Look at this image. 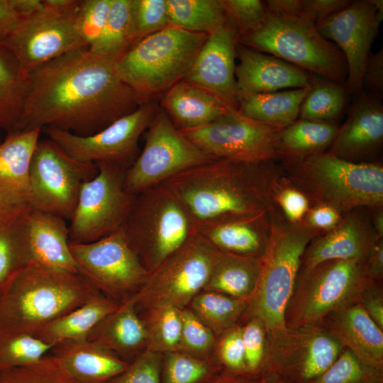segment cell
Returning <instances> with one entry per match:
<instances>
[{
  "label": "cell",
  "instance_id": "obj_34",
  "mask_svg": "<svg viewBox=\"0 0 383 383\" xmlns=\"http://www.w3.org/2000/svg\"><path fill=\"white\" fill-rule=\"evenodd\" d=\"M261 266V257L221 252L204 290L250 301L258 284Z\"/></svg>",
  "mask_w": 383,
  "mask_h": 383
},
{
  "label": "cell",
  "instance_id": "obj_36",
  "mask_svg": "<svg viewBox=\"0 0 383 383\" xmlns=\"http://www.w3.org/2000/svg\"><path fill=\"white\" fill-rule=\"evenodd\" d=\"M28 87V76L11 52L0 43V127L8 133L17 126Z\"/></svg>",
  "mask_w": 383,
  "mask_h": 383
},
{
  "label": "cell",
  "instance_id": "obj_39",
  "mask_svg": "<svg viewBox=\"0 0 383 383\" xmlns=\"http://www.w3.org/2000/svg\"><path fill=\"white\" fill-rule=\"evenodd\" d=\"M200 293L191 301L192 311L214 335L223 334L236 325L250 303L249 300L219 292L204 291Z\"/></svg>",
  "mask_w": 383,
  "mask_h": 383
},
{
  "label": "cell",
  "instance_id": "obj_4",
  "mask_svg": "<svg viewBox=\"0 0 383 383\" xmlns=\"http://www.w3.org/2000/svg\"><path fill=\"white\" fill-rule=\"evenodd\" d=\"M99 293L78 273L28 265L0 290V331L33 335Z\"/></svg>",
  "mask_w": 383,
  "mask_h": 383
},
{
  "label": "cell",
  "instance_id": "obj_51",
  "mask_svg": "<svg viewBox=\"0 0 383 383\" xmlns=\"http://www.w3.org/2000/svg\"><path fill=\"white\" fill-rule=\"evenodd\" d=\"M241 333L246 370L262 371L266 350V331L263 323L257 318H248L241 326Z\"/></svg>",
  "mask_w": 383,
  "mask_h": 383
},
{
  "label": "cell",
  "instance_id": "obj_54",
  "mask_svg": "<svg viewBox=\"0 0 383 383\" xmlns=\"http://www.w3.org/2000/svg\"><path fill=\"white\" fill-rule=\"evenodd\" d=\"M42 0H0V42L10 35L22 19L41 4Z\"/></svg>",
  "mask_w": 383,
  "mask_h": 383
},
{
  "label": "cell",
  "instance_id": "obj_24",
  "mask_svg": "<svg viewBox=\"0 0 383 383\" xmlns=\"http://www.w3.org/2000/svg\"><path fill=\"white\" fill-rule=\"evenodd\" d=\"M379 238H378L360 216L349 214L335 228L309 244L303 254L300 270L310 269L333 260L365 262Z\"/></svg>",
  "mask_w": 383,
  "mask_h": 383
},
{
  "label": "cell",
  "instance_id": "obj_59",
  "mask_svg": "<svg viewBox=\"0 0 383 383\" xmlns=\"http://www.w3.org/2000/svg\"><path fill=\"white\" fill-rule=\"evenodd\" d=\"M262 375V370L252 372L223 368L206 383H260Z\"/></svg>",
  "mask_w": 383,
  "mask_h": 383
},
{
  "label": "cell",
  "instance_id": "obj_57",
  "mask_svg": "<svg viewBox=\"0 0 383 383\" xmlns=\"http://www.w3.org/2000/svg\"><path fill=\"white\" fill-rule=\"evenodd\" d=\"M359 304L383 330V287L382 281L371 280L362 291Z\"/></svg>",
  "mask_w": 383,
  "mask_h": 383
},
{
  "label": "cell",
  "instance_id": "obj_41",
  "mask_svg": "<svg viewBox=\"0 0 383 383\" xmlns=\"http://www.w3.org/2000/svg\"><path fill=\"white\" fill-rule=\"evenodd\" d=\"M132 41L131 0H111L104 28L89 49L109 55H120Z\"/></svg>",
  "mask_w": 383,
  "mask_h": 383
},
{
  "label": "cell",
  "instance_id": "obj_46",
  "mask_svg": "<svg viewBox=\"0 0 383 383\" xmlns=\"http://www.w3.org/2000/svg\"><path fill=\"white\" fill-rule=\"evenodd\" d=\"M131 21L133 44L170 25L167 0H131Z\"/></svg>",
  "mask_w": 383,
  "mask_h": 383
},
{
  "label": "cell",
  "instance_id": "obj_33",
  "mask_svg": "<svg viewBox=\"0 0 383 383\" xmlns=\"http://www.w3.org/2000/svg\"><path fill=\"white\" fill-rule=\"evenodd\" d=\"M309 89L310 85L245 96L238 99L237 111L245 117L281 130L299 118L301 105Z\"/></svg>",
  "mask_w": 383,
  "mask_h": 383
},
{
  "label": "cell",
  "instance_id": "obj_63",
  "mask_svg": "<svg viewBox=\"0 0 383 383\" xmlns=\"http://www.w3.org/2000/svg\"><path fill=\"white\" fill-rule=\"evenodd\" d=\"M13 205H18V204L13 203L4 194L0 192V209L3 207L9 206H13Z\"/></svg>",
  "mask_w": 383,
  "mask_h": 383
},
{
  "label": "cell",
  "instance_id": "obj_20",
  "mask_svg": "<svg viewBox=\"0 0 383 383\" xmlns=\"http://www.w3.org/2000/svg\"><path fill=\"white\" fill-rule=\"evenodd\" d=\"M238 34L228 22L209 35L184 81L218 97L237 110L235 58Z\"/></svg>",
  "mask_w": 383,
  "mask_h": 383
},
{
  "label": "cell",
  "instance_id": "obj_15",
  "mask_svg": "<svg viewBox=\"0 0 383 383\" xmlns=\"http://www.w3.org/2000/svg\"><path fill=\"white\" fill-rule=\"evenodd\" d=\"M344 348L320 323L266 333L263 367L287 383H308L321 375Z\"/></svg>",
  "mask_w": 383,
  "mask_h": 383
},
{
  "label": "cell",
  "instance_id": "obj_9",
  "mask_svg": "<svg viewBox=\"0 0 383 383\" xmlns=\"http://www.w3.org/2000/svg\"><path fill=\"white\" fill-rule=\"evenodd\" d=\"M364 265L357 260H333L300 270L285 310L286 327L318 323L328 313L359 303L372 280Z\"/></svg>",
  "mask_w": 383,
  "mask_h": 383
},
{
  "label": "cell",
  "instance_id": "obj_52",
  "mask_svg": "<svg viewBox=\"0 0 383 383\" xmlns=\"http://www.w3.org/2000/svg\"><path fill=\"white\" fill-rule=\"evenodd\" d=\"M218 360L231 370H246L241 326L235 325L225 333L218 343Z\"/></svg>",
  "mask_w": 383,
  "mask_h": 383
},
{
  "label": "cell",
  "instance_id": "obj_62",
  "mask_svg": "<svg viewBox=\"0 0 383 383\" xmlns=\"http://www.w3.org/2000/svg\"><path fill=\"white\" fill-rule=\"evenodd\" d=\"M374 231L378 238H382L383 235V213L379 209L374 214L373 219Z\"/></svg>",
  "mask_w": 383,
  "mask_h": 383
},
{
  "label": "cell",
  "instance_id": "obj_45",
  "mask_svg": "<svg viewBox=\"0 0 383 383\" xmlns=\"http://www.w3.org/2000/svg\"><path fill=\"white\" fill-rule=\"evenodd\" d=\"M0 383H79L50 353L35 363L0 371Z\"/></svg>",
  "mask_w": 383,
  "mask_h": 383
},
{
  "label": "cell",
  "instance_id": "obj_50",
  "mask_svg": "<svg viewBox=\"0 0 383 383\" xmlns=\"http://www.w3.org/2000/svg\"><path fill=\"white\" fill-rule=\"evenodd\" d=\"M182 336L180 350L191 355H201L211 349L215 341L213 333L188 309H181ZM179 350V351H180Z\"/></svg>",
  "mask_w": 383,
  "mask_h": 383
},
{
  "label": "cell",
  "instance_id": "obj_31",
  "mask_svg": "<svg viewBox=\"0 0 383 383\" xmlns=\"http://www.w3.org/2000/svg\"><path fill=\"white\" fill-rule=\"evenodd\" d=\"M100 293L87 302L49 322L33 335L54 346L65 341L87 340L93 329L119 306Z\"/></svg>",
  "mask_w": 383,
  "mask_h": 383
},
{
  "label": "cell",
  "instance_id": "obj_14",
  "mask_svg": "<svg viewBox=\"0 0 383 383\" xmlns=\"http://www.w3.org/2000/svg\"><path fill=\"white\" fill-rule=\"evenodd\" d=\"M97 172L96 164L72 158L48 138L39 139L30 162L28 205L70 221L82 184Z\"/></svg>",
  "mask_w": 383,
  "mask_h": 383
},
{
  "label": "cell",
  "instance_id": "obj_58",
  "mask_svg": "<svg viewBox=\"0 0 383 383\" xmlns=\"http://www.w3.org/2000/svg\"><path fill=\"white\" fill-rule=\"evenodd\" d=\"M342 218L341 213L334 207L326 204H317L309 209L302 223L316 231H330L335 228Z\"/></svg>",
  "mask_w": 383,
  "mask_h": 383
},
{
  "label": "cell",
  "instance_id": "obj_48",
  "mask_svg": "<svg viewBox=\"0 0 383 383\" xmlns=\"http://www.w3.org/2000/svg\"><path fill=\"white\" fill-rule=\"evenodd\" d=\"M228 22L238 38L255 30L266 16L265 4L260 0H221Z\"/></svg>",
  "mask_w": 383,
  "mask_h": 383
},
{
  "label": "cell",
  "instance_id": "obj_1",
  "mask_svg": "<svg viewBox=\"0 0 383 383\" xmlns=\"http://www.w3.org/2000/svg\"><path fill=\"white\" fill-rule=\"evenodd\" d=\"M118 56L82 49L34 70L13 131L50 127L89 135L136 110L134 94L116 72Z\"/></svg>",
  "mask_w": 383,
  "mask_h": 383
},
{
  "label": "cell",
  "instance_id": "obj_21",
  "mask_svg": "<svg viewBox=\"0 0 383 383\" xmlns=\"http://www.w3.org/2000/svg\"><path fill=\"white\" fill-rule=\"evenodd\" d=\"M237 57L240 60L235 67L238 101L248 95L310 85L313 74L238 43Z\"/></svg>",
  "mask_w": 383,
  "mask_h": 383
},
{
  "label": "cell",
  "instance_id": "obj_26",
  "mask_svg": "<svg viewBox=\"0 0 383 383\" xmlns=\"http://www.w3.org/2000/svg\"><path fill=\"white\" fill-rule=\"evenodd\" d=\"M28 228L30 265L78 273L65 219L30 208Z\"/></svg>",
  "mask_w": 383,
  "mask_h": 383
},
{
  "label": "cell",
  "instance_id": "obj_32",
  "mask_svg": "<svg viewBox=\"0 0 383 383\" xmlns=\"http://www.w3.org/2000/svg\"><path fill=\"white\" fill-rule=\"evenodd\" d=\"M28 204L0 209V290L30 265Z\"/></svg>",
  "mask_w": 383,
  "mask_h": 383
},
{
  "label": "cell",
  "instance_id": "obj_55",
  "mask_svg": "<svg viewBox=\"0 0 383 383\" xmlns=\"http://www.w3.org/2000/svg\"><path fill=\"white\" fill-rule=\"evenodd\" d=\"M365 91L382 99L383 96V49L368 56L362 78Z\"/></svg>",
  "mask_w": 383,
  "mask_h": 383
},
{
  "label": "cell",
  "instance_id": "obj_53",
  "mask_svg": "<svg viewBox=\"0 0 383 383\" xmlns=\"http://www.w3.org/2000/svg\"><path fill=\"white\" fill-rule=\"evenodd\" d=\"M274 202H277L290 223H300L309 209V201L301 189L279 184L274 189Z\"/></svg>",
  "mask_w": 383,
  "mask_h": 383
},
{
  "label": "cell",
  "instance_id": "obj_49",
  "mask_svg": "<svg viewBox=\"0 0 383 383\" xmlns=\"http://www.w3.org/2000/svg\"><path fill=\"white\" fill-rule=\"evenodd\" d=\"M162 360L160 353L146 349L126 370L106 383H162Z\"/></svg>",
  "mask_w": 383,
  "mask_h": 383
},
{
  "label": "cell",
  "instance_id": "obj_3",
  "mask_svg": "<svg viewBox=\"0 0 383 383\" xmlns=\"http://www.w3.org/2000/svg\"><path fill=\"white\" fill-rule=\"evenodd\" d=\"M265 4L264 21L255 30L239 37L238 43L321 78L345 84L348 65L343 52L301 13L299 0H268Z\"/></svg>",
  "mask_w": 383,
  "mask_h": 383
},
{
  "label": "cell",
  "instance_id": "obj_38",
  "mask_svg": "<svg viewBox=\"0 0 383 383\" xmlns=\"http://www.w3.org/2000/svg\"><path fill=\"white\" fill-rule=\"evenodd\" d=\"M348 93L345 84L313 74L298 119L334 123L344 111Z\"/></svg>",
  "mask_w": 383,
  "mask_h": 383
},
{
  "label": "cell",
  "instance_id": "obj_64",
  "mask_svg": "<svg viewBox=\"0 0 383 383\" xmlns=\"http://www.w3.org/2000/svg\"><path fill=\"white\" fill-rule=\"evenodd\" d=\"M3 129L0 127V143L2 141L3 138H2V135H1V131Z\"/></svg>",
  "mask_w": 383,
  "mask_h": 383
},
{
  "label": "cell",
  "instance_id": "obj_19",
  "mask_svg": "<svg viewBox=\"0 0 383 383\" xmlns=\"http://www.w3.org/2000/svg\"><path fill=\"white\" fill-rule=\"evenodd\" d=\"M382 18L371 0H356L316 24L319 33L343 52L348 65L345 87L348 92L354 96L363 91L365 64Z\"/></svg>",
  "mask_w": 383,
  "mask_h": 383
},
{
  "label": "cell",
  "instance_id": "obj_30",
  "mask_svg": "<svg viewBox=\"0 0 383 383\" xmlns=\"http://www.w3.org/2000/svg\"><path fill=\"white\" fill-rule=\"evenodd\" d=\"M147 330L143 320L135 311L132 296L104 318L91 332L87 340L109 350L122 360L134 355L147 343Z\"/></svg>",
  "mask_w": 383,
  "mask_h": 383
},
{
  "label": "cell",
  "instance_id": "obj_13",
  "mask_svg": "<svg viewBox=\"0 0 383 383\" xmlns=\"http://www.w3.org/2000/svg\"><path fill=\"white\" fill-rule=\"evenodd\" d=\"M97 174L80 188L69 226L70 242L91 243L120 229L136 196L124 185L127 169L110 163H99Z\"/></svg>",
  "mask_w": 383,
  "mask_h": 383
},
{
  "label": "cell",
  "instance_id": "obj_44",
  "mask_svg": "<svg viewBox=\"0 0 383 383\" xmlns=\"http://www.w3.org/2000/svg\"><path fill=\"white\" fill-rule=\"evenodd\" d=\"M308 383H383V367L367 365L344 348L325 372Z\"/></svg>",
  "mask_w": 383,
  "mask_h": 383
},
{
  "label": "cell",
  "instance_id": "obj_47",
  "mask_svg": "<svg viewBox=\"0 0 383 383\" xmlns=\"http://www.w3.org/2000/svg\"><path fill=\"white\" fill-rule=\"evenodd\" d=\"M111 0H80L77 11V27L87 49L99 39L104 28Z\"/></svg>",
  "mask_w": 383,
  "mask_h": 383
},
{
  "label": "cell",
  "instance_id": "obj_10",
  "mask_svg": "<svg viewBox=\"0 0 383 383\" xmlns=\"http://www.w3.org/2000/svg\"><path fill=\"white\" fill-rule=\"evenodd\" d=\"M80 0H42L3 43L28 74L40 66L70 52L87 49L77 27Z\"/></svg>",
  "mask_w": 383,
  "mask_h": 383
},
{
  "label": "cell",
  "instance_id": "obj_43",
  "mask_svg": "<svg viewBox=\"0 0 383 383\" xmlns=\"http://www.w3.org/2000/svg\"><path fill=\"white\" fill-rule=\"evenodd\" d=\"M53 347L30 334L0 331V371L35 363Z\"/></svg>",
  "mask_w": 383,
  "mask_h": 383
},
{
  "label": "cell",
  "instance_id": "obj_2",
  "mask_svg": "<svg viewBox=\"0 0 383 383\" xmlns=\"http://www.w3.org/2000/svg\"><path fill=\"white\" fill-rule=\"evenodd\" d=\"M272 160L245 163L214 160L176 174L165 185L196 226L272 213L277 179Z\"/></svg>",
  "mask_w": 383,
  "mask_h": 383
},
{
  "label": "cell",
  "instance_id": "obj_5",
  "mask_svg": "<svg viewBox=\"0 0 383 383\" xmlns=\"http://www.w3.org/2000/svg\"><path fill=\"white\" fill-rule=\"evenodd\" d=\"M208 36L169 25L118 55L116 72L139 106L156 101L184 79Z\"/></svg>",
  "mask_w": 383,
  "mask_h": 383
},
{
  "label": "cell",
  "instance_id": "obj_35",
  "mask_svg": "<svg viewBox=\"0 0 383 383\" xmlns=\"http://www.w3.org/2000/svg\"><path fill=\"white\" fill-rule=\"evenodd\" d=\"M338 128L335 123L297 119L279 131L278 157L294 160L323 152L331 145Z\"/></svg>",
  "mask_w": 383,
  "mask_h": 383
},
{
  "label": "cell",
  "instance_id": "obj_16",
  "mask_svg": "<svg viewBox=\"0 0 383 383\" xmlns=\"http://www.w3.org/2000/svg\"><path fill=\"white\" fill-rule=\"evenodd\" d=\"M77 272L100 293L116 301L129 299L145 283L149 272L131 249L122 227L91 243L70 242Z\"/></svg>",
  "mask_w": 383,
  "mask_h": 383
},
{
  "label": "cell",
  "instance_id": "obj_6",
  "mask_svg": "<svg viewBox=\"0 0 383 383\" xmlns=\"http://www.w3.org/2000/svg\"><path fill=\"white\" fill-rule=\"evenodd\" d=\"M290 162L292 180L318 204L340 213L382 206L383 167L379 164L352 162L329 152Z\"/></svg>",
  "mask_w": 383,
  "mask_h": 383
},
{
  "label": "cell",
  "instance_id": "obj_40",
  "mask_svg": "<svg viewBox=\"0 0 383 383\" xmlns=\"http://www.w3.org/2000/svg\"><path fill=\"white\" fill-rule=\"evenodd\" d=\"M143 320L147 330L146 349L169 353L179 351L182 336L181 309L168 304L149 309Z\"/></svg>",
  "mask_w": 383,
  "mask_h": 383
},
{
  "label": "cell",
  "instance_id": "obj_7",
  "mask_svg": "<svg viewBox=\"0 0 383 383\" xmlns=\"http://www.w3.org/2000/svg\"><path fill=\"white\" fill-rule=\"evenodd\" d=\"M318 234L302 223L272 222L269 243L261 257L258 284L243 316L257 318L266 333L286 328L285 310L299 274L303 254Z\"/></svg>",
  "mask_w": 383,
  "mask_h": 383
},
{
  "label": "cell",
  "instance_id": "obj_56",
  "mask_svg": "<svg viewBox=\"0 0 383 383\" xmlns=\"http://www.w3.org/2000/svg\"><path fill=\"white\" fill-rule=\"evenodd\" d=\"M301 13L315 25L348 6L349 0H299Z\"/></svg>",
  "mask_w": 383,
  "mask_h": 383
},
{
  "label": "cell",
  "instance_id": "obj_8",
  "mask_svg": "<svg viewBox=\"0 0 383 383\" xmlns=\"http://www.w3.org/2000/svg\"><path fill=\"white\" fill-rule=\"evenodd\" d=\"M122 228L149 273L197 233L187 210L163 184L136 195Z\"/></svg>",
  "mask_w": 383,
  "mask_h": 383
},
{
  "label": "cell",
  "instance_id": "obj_12",
  "mask_svg": "<svg viewBox=\"0 0 383 383\" xmlns=\"http://www.w3.org/2000/svg\"><path fill=\"white\" fill-rule=\"evenodd\" d=\"M148 128L143 150L125 172V187L133 195L215 160L184 137L160 106Z\"/></svg>",
  "mask_w": 383,
  "mask_h": 383
},
{
  "label": "cell",
  "instance_id": "obj_60",
  "mask_svg": "<svg viewBox=\"0 0 383 383\" xmlns=\"http://www.w3.org/2000/svg\"><path fill=\"white\" fill-rule=\"evenodd\" d=\"M382 238L376 242L364 265L365 274L375 281H382L383 279V241Z\"/></svg>",
  "mask_w": 383,
  "mask_h": 383
},
{
  "label": "cell",
  "instance_id": "obj_29",
  "mask_svg": "<svg viewBox=\"0 0 383 383\" xmlns=\"http://www.w3.org/2000/svg\"><path fill=\"white\" fill-rule=\"evenodd\" d=\"M50 353L62 361L79 383H106L130 365L109 350L90 340L60 343Z\"/></svg>",
  "mask_w": 383,
  "mask_h": 383
},
{
  "label": "cell",
  "instance_id": "obj_23",
  "mask_svg": "<svg viewBox=\"0 0 383 383\" xmlns=\"http://www.w3.org/2000/svg\"><path fill=\"white\" fill-rule=\"evenodd\" d=\"M318 323L361 362L383 367V330L359 303L333 311Z\"/></svg>",
  "mask_w": 383,
  "mask_h": 383
},
{
  "label": "cell",
  "instance_id": "obj_37",
  "mask_svg": "<svg viewBox=\"0 0 383 383\" xmlns=\"http://www.w3.org/2000/svg\"><path fill=\"white\" fill-rule=\"evenodd\" d=\"M169 24L210 35L228 23L221 0H167Z\"/></svg>",
  "mask_w": 383,
  "mask_h": 383
},
{
  "label": "cell",
  "instance_id": "obj_42",
  "mask_svg": "<svg viewBox=\"0 0 383 383\" xmlns=\"http://www.w3.org/2000/svg\"><path fill=\"white\" fill-rule=\"evenodd\" d=\"M223 367L218 360H207L184 352L166 353L162 360V383H206Z\"/></svg>",
  "mask_w": 383,
  "mask_h": 383
},
{
  "label": "cell",
  "instance_id": "obj_27",
  "mask_svg": "<svg viewBox=\"0 0 383 383\" xmlns=\"http://www.w3.org/2000/svg\"><path fill=\"white\" fill-rule=\"evenodd\" d=\"M41 133L13 131L0 143V192L15 204H28L30 162Z\"/></svg>",
  "mask_w": 383,
  "mask_h": 383
},
{
  "label": "cell",
  "instance_id": "obj_17",
  "mask_svg": "<svg viewBox=\"0 0 383 383\" xmlns=\"http://www.w3.org/2000/svg\"><path fill=\"white\" fill-rule=\"evenodd\" d=\"M156 101L139 106L134 111L117 119L89 135H78L55 128L42 129L69 156L83 162L110 163L128 169L138 154V140L155 116Z\"/></svg>",
  "mask_w": 383,
  "mask_h": 383
},
{
  "label": "cell",
  "instance_id": "obj_61",
  "mask_svg": "<svg viewBox=\"0 0 383 383\" xmlns=\"http://www.w3.org/2000/svg\"><path fill=\"white\" fill-rule=\"evenodd\" d=\"M260 383H287L279 374L274 371L262 368Z\"/></svg>",
  "mask_w": 383,
  "mask_h": 383
},
{
  "label": "cell",
  "instance_id": "obj_18",
  "mask_svg": "<svg viewBox=\"0 0 383 383\" xmlns=\"http://www.w3.org/2000/svg\"><path fill=\"white\" fill-rule=\"evenodd\" d=\"M279 131L245 117L235 109L204 126L179 130L212 158L245 163L277 157Z\"/></svg>",
  "mask_w": 383,
  "mask_h": 383
},
{
  "label": "cell",
  "instance_id": "obj_11",
  "mask_svg": "<svg viewBox=\"0 0 383 383\" xmlns=\"http://www.w3.org/2000/svg\"><path fill=\"white\" fill-rule=\"evenodd\" d=\"M220 253L196 233L149 273L133 295L135 306L168 304L183 309L204 289Z\"/></svg>",
  "mask_w": 383,
  "mask_h": 383
},
{
  "label": "cell",
  "instance_id": "obj_25",
  "mask_svg": "<svg viewBox=\"0 0 383 383\" xmlns=\"http://www.w3.org/2000/svg\"><path fill=\"white\" fill-rule=\"evenodd\" d=\"M271 213L240 217L199 224L197 232L218 250L260 258L267 249Z\"/></svg>",
  "mask_w": 383,
  "mask_h": 383
},
{
  "label": "cell",
  "instance_id": "obj_22",
  "mask_svg": "<svg viewBox=\"0 0 383 383\" xmlns=\"http://www.w3.org/2000/svg\"><path fill=\"white\" fill-rule=\"evenodd\" d=\"M348 118L330 145L329 152L358 162L379 150L383 141V105L365 91L355 96Z\"/></svg>",
  "mask_w": 383,
  "mask_h": 383
},
{
  "label": "cell",
  "instance_id": "obj_28",
  "mask_svg": "<svg viewBox=\"0 0 383 383\" xmlns=\"http://www.w3.org/2000/svg\"><path fill=\"white\" fill-rule=\"evenodd\" d=\"M160 106L179 130L204 126L234 110L212 94L184 80L162 96Z\"/></svg>",
  "mask_w": 383,
  "mask_h": 383
}]
</instances>
